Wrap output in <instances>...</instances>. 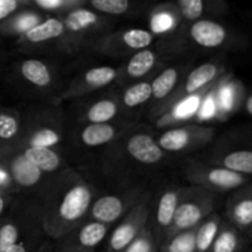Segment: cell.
<instances>
[{
  "mask_svg": "<svg viewBox=\"0 0 252 252\" xmlns=\"http://www.w3.org/2000/svg\"><path fill=\"white\" fill-rule=\"evenodd\" d=\"M216 206L214 192L199 187V189H189L181 197L175 212L174 219L167 229V239L182 231L198 228L207 217H209Z\"/></svg>",
  "mask_w": 252,
  "mask_h": 252,
  "instance_id": "6da1fadb",
  "label": "cell"
},
{
  "mask_svg": "<svg viewBox=\"0 0 252 252\" xmlns=\"http://www.w3.org/2000/svg\"><path fill=\"white\" fill-rule=\"evenodd\" d=\"M189 179L208 191H236L250 182V177L221 166L192 167Z\"/></svg>",
  "mask_w": 252,
  "mask_h": 252,
  "instance_id": "7a4b0ae2",
  "label": "cell"
},
{
  "mask_svg": "<svg viewBox=\"0 0 252 252\" xmlns=\"http://www.w3.org/2000/svg\"><path fill=\"white\" fill-rule=\"evenodd\" d=\"M214 130L211 127H180L166 130L159 139V147L166 152H182L196 145L208 143L213 138Z\"/></svg>",
  "mask_w": 252,
  "mask_h": 252,
  "instance_id": "3957f363",
  "label": "cell"
},
{
  "mask_svg": "<svg viewBox=\"0 0 252 252\" xmlns=\"http://www.w3.org/2000/svg\"><path fill=\"white\" fill-rule=\"evenodd\" d=\"M91 197V191L86 185H75L68 189L56 214L58 225L70 226L80 220L90 207Z\"/></svg>",
  "mask_w": 252,
  "mask_h": 252,
  "instance_id": "277c9868",
  "label": "cell"
},
{
  "mask_svg": "<svg viewBox=\"0 0 252 252\" xmlns=\"http://www.w3.org/2000/svg\"><path fill=\"white\" fill-rule=\"evenodd\" d=\"M228 223L246 235L252 225V182L236 189L226 202Z\"/></svg>",
  "mask_w": 252,
  "mask_h": 252,
  "instance_id": "5b68a950",
  "label": "cell"
},
{
  "mask_svg": "<svg viewBox=\"0 0 252 252\" xmlns=\"http://www.w3.org/2000/svg\"><path fill=\"white\" fill-rule=\"evenodd\" d=\"M147 204H139L137 208L133 209L129 216L127 217V219L112 234V238L110 241L111 251L122 252L126 248H128L143 230V226L147 221Z\"/></svg>",
  "mask_w": 252,
  "mask_h": 252,
  "instance_id": "8992f818",
  "label": "cell"
},
{
  "mask_svg": "<svg viewBox=\"0 0 252 252\" xmlns=\"http://www.w3.org/2000/svg\"><path fill=\"white\" fill-rule=\"evenodd\" d=\"M192 39L203 48H218L229 42V31L212 20H198L189 30Z\"/></svg>",
  "mask_w": 252,
  "mask_h": 252,
  "instance_id": "52a82bcc",
  "label": "cell"
},
{
  "mask_svg": "<svg viewBox=\"0 0 252 252\" xmlns=\"http://www.w3.org/2000/svg\"><path fill=\"white\" fill-rule=\"evenodd\" d=\"M127 152L130 157L142 164L153 165L164 158L162 149L148 134H134L127 143Z\"/></svg>",
  "mask_w": 252,
  "mask_h": 252,
  "instance_id": "ba28073f",
  "label": "cell"
},
{
  "mask_svg": "<svg viewBox=\"0 0 252 252\" xmlns=\"http://www.w3.org/2000/svg\"><path fill=\"white\" fill-rule=\"evenodd\" d=\"M218 160L224 169L249 177L252 176V144L231 148Z\"/></svg>",
  "mask_w": 252,
  "mask_h": 252,
  "instance_id": "9c48e42d",
  "label": "cell"
},
{
  "mask_svg": "<svg viewBox=\"0 0 252 252\" xmlns=\"http://www.w3.org/2000/svg\"><path fill=\"white\" fill-rule=\"evenodd\" d=\"M223 71V69L214 63H204L197 66L187 76L186 84L184 86V95L189 96L203 90L211 85Z\"/></svg>",
  "mask_w": 252,
  "mask_h": 252,
  "instance_id": "30bf717a",
  "label": "cell"
},
{
  "mask_svg": "<svg viewBox=\"0 0 252 252\" xmlns=\"http://www.w3.org/2000/svg\"><path fill=\"white\" fill-rule=\"evenodd\" d=\"M10 175L16 185L21 187H32L39 182L42 171L29 161L24 154L17 155L10 164Z\"/></svg>",
  "mask_w": 252,
  "mask_h": 252,
  "instance_id": "8fae6325",
  "label": "cell"
},
{
  "mask_svg": "<svg viewBox=\"0 0 252 252\" xmlns=\"http://www.w3.org/2000/svg\"><path fill=\"white\" fill-rule=\"evenodd\" d=\"M125 211V203L117 196H103L94 203L91 216L95 221L110 224L117 220Z\"/></svg>",
  "mask_w": 252,
  "mask_h": 252,
  "instance_id": "7c38bea8",
  "label": "cell"
},
{
  "mask_svg": "<svg viewBox=\"0 0 252 252\" xmlns=\"http://www.w3.org/2000/svg\"><path fill=\"white\" fill-rule=\"evenodd\" d=\"M244 243V234L231 224L221 223L216 240L208 252H239Z\"/></svg>",
  "mask_w": 252,
  "mask_h": 252,
  "instance_id": "4fadbf2b",
  "label": "cell"
},
{
  "mask_svg": "<svg viewBox=\"0 0 252 252\" xmlns=\"http://www.w3.org/2000/svg\"><path fill=\"white\" fill-rule=\"evenodd\" d=\"M65 31L64 24L58 19L46 20L41 24L34 25L32 29L25 32V39L31 43H42V42L49 41L61 37Z\"/></svg>",
  "mask_w": 252,
  "mask_h": 252,
  "instance_id": "5bb4252c",
  "label": "cell"
},
{
  "mask_svg": "<svg viewBox=\"0 0 252 252\" xmlns=\"http://www.w3.org/2000/svg\"><path fill=\"white\" fill-rule=\"evenodd\" d=\"M219 214H211L198 225L196 230V252H208L216 240L221 225Z\"/></svg>",
  "mask_w": 252,
  "mask_h": 252,
  "instance_id": "9a60e30c",
  "label": "cell"
},
{
  "mask_svg": "<svg viewBox=\"0 0 252 252\" xmlns=\"http://www.w3.org/2000/svg\"><path fill=\"white\" fill-rule=\"evenodd\" d=\"M209 89H212V85L207 86L206 89L198 91L197 94L186 96V97L181 98V100H177L171 112H170L166 117L162 118V121H166L167 118H170V121H176L189 120V118L193 117V116L196 115L197 111L199 110V107H201L202 101H203L202 97H203L204 95H207Z\"/></svg>",
  "mask_w": 252,
  "mask_h": 252,
  "instance_id": "2e32d148",
  "label": "cell"
},
{
  "mask_svg": "<svg viewBox=\"0 0 252 252\" xmlns=\"http://www.w3.org/2000/svg\"><path fill=\"white\" fill-rule=\"evenodd\" d=\"M24 157L42 172H52L61 165V158L49 148H27Z\"/></svg>",
  "mask_w": 252,
  "mask_h": 252,
  "instance_id": "e0dca14e",
  "label": "cell"
},
{
  "mask_svg": "<svg viewBox=\"0 0 252 252\" xmlns=\"http://www.w3.org/2000/svg\"><path fill=\"white\" fill-rule=\"evenodd\" d=\"M21 74L29 83L38 88H46L52 80L48 66L37 59L25 61L21 65Z\"/></svg>",
  "mask_w": 252,
  "mask_h": 252,
  "instance_id": "ac0fdd59",
  "label": "cell"
},
{
  "mask_svg": "<svg viewBox=\"0 0 252 252\" xmlns=\"http://www.w3.org/2000/svg\"><path fill=\"white\" fill-rule=\"evenodd\" d=\"M179 191H166L161 196L157 211V221L161 229L167 230L170 228L172 219H174L175 212H176L177 206H179Z\"/></svg>",
  "mask_w": 252,
  "mask_h": 252,
  "instance_id": "d6986e66",
  "label": "cell"
},
{
  "mask_svg": "<svg viewBox=\"0 0 252 252\" xmlns=\"http://www.w3.org/2000/svg\"><path fill=\"white\" fill-rule=\"evenodd\" d=\"M115 128L108 123L89 125L81 132V140L88 147H98V145L107 144L115 138Z\"/></svg>",
  "mask_w": 252,
  "mask_h": 252,
  "instance_id": "ffe728a7",
  "label": "cell"
},
{
  "mask_svg": "<svg viewBox=\"0 0 252 252\" xmlns=\"http://www.w3.org/2000/svg\"><path fill=\"white\" fill-rule=\"evenodd\" d=\"M157 62V54L149 49L135 53L127 64V73L132 78H140L149 73Z\"/></svg>",
  "mask_w": 252,
  "mask_h": 252,
  "instance_id": "44dd1931",
  "label": "cell"
},
{
  "mask_svg": "<svg viewBox=\"0 0 252 252\" xmlns=\"http://www.w3.org/2000/svg\"><path fill=\"white\" fill-rule=\"evenodd\" d=\"M118 112V106L112 100H101L94 103L86 112V120L91 125H101L110 122L116 117Z\"/></svg>",
  "mask_w": 252,
  "mask_h": 252,
  "instance_id": "7402d4cb",
  "label": "cell"
},
{
  "mask_svg": "<svg viewBox=\"0 0 252 252\" xmlns=\"http://www.w3.org/2000/svg\"><path fill=\"white\" fill-rule=\"evenodd\" d=\"M98 16L88 9H76L69 12L65 21L63 22L64 27L71 32H83L97 22Z\"/></svg>",
  "mask_w": 252,
  "mask_h": 252,
  "instance_id": "603a6c76",
  "label": "cell"
},
{
  "mask_svg": "<svg viewBox=\"0 0 252 252\" xmlns=\"http://www.w3.org/2000/svg\"><path fill=\"white\" fill-rule=\"evenodd\" d=\"M179 79V73L175 68H167L166 70L162 71L160 75L155 78L152 85V94L158 100L167 97L169 94L174 90L176 81Z\"/></svg>",
  "mask_w": 252,
  "mask_h": 252,
  "instance_id": "cb8c5ba5",
  "label": "cell"
},
{
  "mask_svg": "<svg viewBox=\"0 0 252 252\" xmlns=\"http://www.w3.org/2000/svg\"><path fill=\"white\" fill-rule=\"evenodd\" d=\"M196 229L182 231L169 238L162 252H196Z\"/></svg>",
  "mask_w": 252,
  "mask_h": 252,
  "instance_id": "d4e9b609",
  "label": "cell"
},
{
  "mask_svg": "<svg viewBox=\"0 0 252 252\" xmlns=\"http://www.w3.org/2000/svg\"><path fill=\"white\" fill-rule=\"evenodd\" d=\"M117 78V71L112 66H96L86 71L84 83L90 89H98L108 85Z\"/></svg>",
  "mask_w": 252,
  "mask_h": 252,
  "instance_id": "484cf974",
  "label": "cell"
},
{
  "mask_svg": "<svg viewBox=\"0 0 252 252\" xmlns=\"http://www.w3.org/2000/svg\"><path fill=\"white\" fill-rule=\"evenodd\" d=\"M106 234H107L106 224L98 223V221L89 223L79 233V243L86 249L95 248L103 240Z\"/></svg>",
  "mask_w": 252,
  "mask_h": 252,
  "instance_id": "4316f807",
  "label": "cell"
},
{
  "mask_svg": "<svg viewBox=\"0 0 252 252\" xmlns=\"http://www.w3.org/2000/svg\"><path fill=\"white\" fill-rule=\"evenodd\" d=\"M153 96L150 83L143 81L128 88L123 94V103L127 107H137L142 103L147 102Z\"/></svg>",
  "mask_w": 252,
  "mask_h": 252,
  "instance_id": "83f0119b",
  "label": "cell"
},
{
  "mask_svg": "<svg viewBox=\"0 0 252 252\" xmlns=\"http://www.w3.org/2000/svg\"><path fill=\"white\" fill-rule=\"evenodd\" d=\"M61 140V135L57 130L44 127L37 129L30 138V148H51L57 145Z\"/></svg>",
  "mask_w": 252,
  "mask_h": 252,
  "instance_id": "f1b7e54d",
  "label": "cell"
},
{
  "mask_svg": "<svg viewBox=\"0 0 252 252\" xmlns=\"http://www.w3.org/2000/svg\"><path fill=\"white\" fill-rule=\"evenodd\" d=\"M123 42L127 47L132 49H143L153 43V34L145 30H129L123 33Z\"/></svg>",
  "mask_w": 252,
  "mask_h": 252,
  "instance_id": "f546056e",
  "label": "cell"
},
{
  "mask_svg": "<svg viewBox=\"0 0 252 252\" xmlns=\"http://www.w3.org/2000/svg\"><path fill=\"white\" fill-rule=\"evenodd\" d=\"M91 5L97 11L108 15L125 14L129 7V2L127 0H93Z\"/></svg>",
  "mask_w": 252,
  "mask_h": 252,
  "instance_id": "4dcf8cb0",
  "label": "cell"
},
{
  "mask_svg": "<svg viewBox=\"0 0 252 252\" xmlns=\"http://www.w3.org/2000/svg\"><path fill=\"white\" fill-rule=\"evenodd\" d=\"M177 5L182 16L189 21L198 20L204 11V2L202 0H181Z\"/></svg>",
  "mask_w": 252,
  "mask_h": 252,
  "instance_id": "1f68e13d",
  "label": "cell"
},
{
  "mask_svg": "<svg viewBox=\"0 0 252 252\" xmlns=\"http://www.w3.org/2000/svg\"><path fill=\"white\" fill-rule=\"evenodd\" d=\"M122 252H155L154 241L149 231L143 229L139 235L133 240V243Z\"/></svg>",
  "mask_w": 252,
  "mask_h": 252,
  "instance_id": "d6a6232c",
  "label": "cell"
},
{
  "mask_svg": "<svg viewBox=\"0 0 252 252\" xmlns=\"http://www.w3.org/2000/svg\"><path fill=\"white\" fill-rule=\"evenodd\" d=\"M19 240V230L11 223L4 224L0 228V252L9 250L14 245H16Z\"/></svg>",
  "mask_w": 252,
  "mask_h": 252,
  "instance_id": "836d02e7",
  "label": "cell"
},
{
  "mask_svg": "<svg viewBox=\"0 0 252 252\" xmlns=\"http://www.w3.org/2000/svg\"><path fill=\"white\" fill-rule=\"evenodd\" d=\"M19 132V121L14 116L0 113V139H12Z\"/></svg>",
  "mask_w": 252,
  "mask_h": 252,
  "instance_id": "e575fe53",
  "label": "cell"
},
{
  "mask_svg": "<svg viewBox=\"0 0 252 252\" xmlns=\"http://www.w3.org/2000/svg\"><path fill=\"white\" fill-rule=\"evenodd\" d=\"M236 88L234 84H226L218 94V102L223 111H231L235 106Z\"/></svg>",
  "mask_w": 252,
  "mask_h": 252,
  "instance_id": "d590c367",
  "label": "cell"
},
{
  "mask_svg": "<svg viewBox=\"0 0 252 252\" xmlns=\"http://www.w3.org/2000/svg\"><path fill=\"white\" fill-rule=\"evenodd\" d=\"M175 26L174 17L166 11H160L153 16L152 20V29L155 33H162Z\"/></svg>",
  "mask_w": 252,
  "mask_h": 252,
  "instance_id": "8d00e7d4",
  "label": "cell"
},
{
  "mask_svg": "<svg viewBox=\"0 0 252 252\" xmlns=\"http://www.w3.org/2000/svg\"><path fill=\"white\" fill-rule=\"evenodd\" d=\"M213 94L214 91H208L207 94V97L203 98L202 101V105L199 107V117L201 118H211L216 115V111H217V102H216V98L213 97Z\"/></svg>",
  "mask_w": 252,
  "mask_h": 252,
  "instance_id": "74e56055",
  "label": "cell"
},
{
  "mask_svg": "<svg viewBox=\"0 0 252 252\" xmlns=\"http://www.w3.org/2000/svg\"><path fill=\"white\" fill-rule=\"evenodd\" d=\"M34 4L38 7H41L42 10H49V11H54V10H58L59 7L68 6V5L74 4L70 1H63V0H36Z\"/></svg>",
  "mask_w": 252,
  "mask_h": 252,
  "instance_id": "f35d334b",
  "label": "cell"
},
{
  "mask_svg": "<svg viewBox=\"0 0 252 252\" xmlns=\"http://www.w3.org/2000/svg\"><path fill=\"white\" fill-rule=\"evenodd\" d=\"M19 7V1L16 0H0V21L16 11Z\"/></svg>",
  "mask_w": 252,
  "mask_h": 252,
  "instance_id": "ab89813d",
  "label": "cell"
},
{
  "mask_svg": "<svg viewBox=\"0 0 252 252\" xmlns=\"http://www.w3.org/2000/svg\"><path fill=\"white\" fill-rule=\"evenodd\" d=\"M245 110H246V112H248L249 115H250L252 117V94H251V95H249L248 97H246Z\"/></svg>",
  "mask_w": 252,
  "mask_h": 252,
  "instance_id": "60d3db41",
  "label": "cell"
},
{
  "mask_svg": "<svg viewBox=\"0 0 252 252\" xmlns=\"http://www.w3.org/2000/svg\"><path fill=\"white\" fill-rule=\"evenodd\" d=\"M4 252H26V249H25V246L22 245V244H16V245H14L12 248H10L9 250Z\"/></svg>",
  "mask_w": 252,
  "mask_h": 252,
  "instance_id": "b9f144b4",
  "label": "cell"
},
{
  "mask_svg": "<svg viewBox=\"0 0 252 252\" xmlns=\"http://www.w3.org/2000/svg\"><path fill=\"white\" fill-rule=\"evenodd\" d=\"M7 177L9 176H7L4 171H1V170H0V187L5 186V185L7 184Z\"/></svg>",
  "mask_w": 252,
  "mask_h": 252,
  "instance_id": "7bdbcfd3",
  "label": "cell"
},
{
  "mask_svg": "<svg viewBox=\"0 0 252 252\" xmlns=\"http://www.w3.org/2000/svg\"><path fill=\"white\" fill-rule=\"evenodd\" d=\"M4 208H5V199H4V197H2L1 194H0V214L2 213Z\"/></svg>",
  "mask_w": 252,
  "mask_h": 252,
  "instance_id": "ee69618b",
  "label": "cell"
},
{
  "mask_svg": "<svg viewBox=\"0 0 252 252\" xmlns=\"http://www.w3.org/2000/svg\"><path fill=\"white\" fill-rule=\"evenodd\" d=\"M245 236H248L249 239H251V240H252V225H251V228L249 229V231H248V233H246Z\"/></svg>",
  "mask_w": 252,
  "mask_h": 252,
  "instance_id": "f6af8a7d",
  "label": "cell"
}]
</instances>
